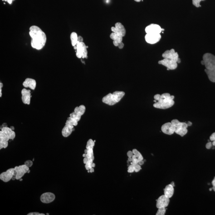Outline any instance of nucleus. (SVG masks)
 Listing matches in <instances>:
<instances>
[{"instance_id": "6e6d98bb", "label": "nucleus", "mask_w": 215, "mask_h": 215, "mask_svg": "<svg viewBox=\"0 0 215 215\" xmlns=\"http://www.w3.org/2000/svg\"><path fill=\"white\" fill-rule=\"evenodd\" d=\"M11 129H12V130H14L15 128H14L13 127H11Z\"/></svg>"}, {"instance_id": "f03ea898", "label": "nucleus", "mask_w": 215, "mask_h": 215, "mask_svg": "<svg viewBox=\"0 0 215 215\" xmlns=\"http://www.w3.org/2000/svg\"><path fill=\"white\" fill-rule=\"evenodd\" d=\"M201 63L205 66V71L209 80L212 82L215 83V56L210 53L204 54Z\"/></svg>"}, {"instance_id": "9b49d317", "label": "nucleus", "mask_w": 215, "mask_h": 215, "mask_svg": "<svg viewBox=\"0 0 215 215\" xmlns=\"http://www.w3.org/2000/svg\"><path fill=\"white\" fill-rule=\"evenodd\" d=\"M164 29L161 28L160 26L156 24H152L146 27L145 32L147 34H160Z\"/></svg>"}, {"instance_id": "72a5a7b5", "label": "nucleus", "mask_w": 215, "mask_h": 215, "mask_svg": "<svg viewBox=\"0 0 215 215\" xmlns=\"http://www.w3.org/2000/svg\"><path fill=\"white\" fill-rule=\"evenodd\" d=\"M142 169L141 165L139 164H137L135 165V172H138Z\"/></svg>"}, {"instance_id": "f3484780", "label": "nucleus", "mask_w": 215, "mask_h": 215, "mask_svg": "<svg viewBox=\"0 0 215 215\" xmlns=\"http://www.w3.org/2000/svg\"><path fill=\"white\" fill-rule=\"evenodd\" d=\"M5 134L2 131H0V149L7 148L8 146V141L9 140Z\"/></svg>"}, {"instance_id": "ea45409f", "label": "nucleus", "mask_w": 215, "mask_h": 215, "mask_svg": "<svg viewBox=\"0 0 215 215\" xmlns=\"http://www.w3.org/2000/svg\"><path fill=\"white\" fill-rule=\"evenodd\" d=\"M3 85L2 83L1 82L0 83V97H1L2 96V88L3 87Z\"/></svg>"}, {"instance_id": "9d476101", "label": "nucleus", "mask_w": 215, "mask_h": 215, "mask_svg": "<svg viewBox=\"0 0 215 215\" xmlns=\"http://www.w3.org/2000/svg\"><path fill=\"white\" fill-rule=\"evenodd\" d=\"M161 38V36L160 34H147L145 36L146 41L151 44L159 42Z\"/></svg>"}, {"instance_id": "864d4df0", "label": "nucleus", "mask_w": 215, "mask_h": 215, "mask_svg": "<svg viewBox=\"0 0 215 215\" xmlns=\"http://www.w3.org/2000/svg\"><path fill=\"white\" fill-rule=\"evenodd\" d=\"M136 2H140L141 1V0H134Z\"/></svg>"}, {"instance_id": "f704fd0d", "label": "nucleus", "mask_w": 215, "mask_h": 215, "mask_svg": "<svg viewBox=\"0 0 215 215\" xmlns=\"http://www.w3.org/2000/svg\"><path fill=\"white\" fill-rule=\"evenodd\" d=\"M212 143H211V142H209L207 143L206 145V148L207 149H211L212 148Z\"/></svg>"}, {"instance_id": "c85d7f7f", "label": "nucleus", "mask_w": 215, "mask_h": 215, "mask_svg": "<svg viewBox=\"0 0 215 215\" xmlns=\"http://www.w3.org/2000/svg\"><path fill=\"white\" fill-rule=\"evenodd\" d=\"M166 212V207H161V208H158L156 215H165Z\"/></svg>"}, {"instance_id": "20e7f679", "label": "nucleus", "mask_w": 215, "mask_h": 215, "mask_svg": "<svg viewBox=\"0 0 215 215\" xmlns=\"http://www.w3.org/2000/svg\"><path fill=\"white\" fill-rule=\"evenodd\" d=\"M125 95L123 91H115L112 94L109 93L104 96L103 102L108 105L112 106L119 103Z\"/></svg>"}, {"instance_id": "dca6fc26", "label": "nucleus", "mask_w": 215, "mask_h": 215, "mask_svg": "<svg viewBox=\"0 0 215 215\" xmlns=\"http://www.w3.org/2000/svg\"><path fill=\"white\" fill-rule=\"evenodd\" d=\"M56 197L53 193L51 192H46L43 194L40 197V200L43 203L48 204L54 201Z\"/></svg>"}, {"instance_id": "5701e85b", "label": "nucleus", "mask_w": 215, "mask_h": 215, "mask_svg": "<svg viewBox=\"0 0 215 215\" xmlns=\"http://www.w3.org/2000/svg\"><path fill=\"white\" fill-rule=\"evenodd\" d=\"M187 132H188L187 128L185 127L177 128L175 131V133L176 134H178L181 137H183L185 135Z\"/></svg>"}, {"instance_id": "aec40b11", "label": "nucleus", "mask_w": 215, "mask_h": 215, "mask_svg": "<svg viewBox=\"0 0 215 215\" xmlns=\"http://www.w3.org/2000/svg\"><path fill=\"white\" fill-rule=\"evenodd\" d=\"M74 127L73 125L65 123V126L62 130V135L65 138L69 136L73 131Z\"/></svg>"}, {"instance_id": "393cba45", "label": "nucleus", "mask_w": 215, "mask_h": 215, "mask_svg": "<svg viewBox=\"0 0 215 215\" xmlns=\"http://www.w3.org/2000/svg\"><path fill=\"white\" fill-rule=\"evenodd\" d=\"M81 116L80 115V114H77V113L75 112L74 111V112H73L70 114L69 117L79 122L81 119Z\"/></svg>"}, {"instance_id": "f8f14e48", "label": "nucleus", "mask_w": 215, "mask_h": 215, "mask_svg": "<svg viewBox=\"0 0 215 215\" xmlns=\"http://www.w3.org/2000/svg\"><path fill=\"white\" fill-rule=\"evenodd\" d=\"M15 168H10L7 171L3 172L0 175V179L5 182L9 181L14 176Z\"/></svg>"}, {"instance_id": "3c124183", "label": "nucleus", "mask_w": 215, "mask_h": 215, "mask_svg": "<svg viewBox=\"0 0 215 215\" xmlns=\"http://www.w3.org/2000/svg\"><path fill=\"white\" fill-rule=\"evenodd\" d=\"M212 145L214 146H215V140L213 141V142H212Z\"/></svg>"}, {"instance_id": "412c9836", "label": "nucleus", "mask_w": 215, "mask_h": 215, "mask_svg": "<svg viewBox=\"0 0 215 215\" xmlns=\"http://www.w3.org/2000/svg\"><path fill=\"white\" fill-rule=\"evenodd\" d=\"M1 131L6 134L10 139L13 140L15 138V133L11 128L7 126L3 127L1 129Z\"/></svg>"}, {"instance_id": "473e14b6", "label": "nucleus", "mask_w": 215, "mask_h": 215, "mask_svg": "<svg viewBox=\"0 0 215 215\" xmlns=\"http://www.w3.org/2000/svg\"><path fill=\"white\" fill-rule=\"evenodd\" d=\"M24 165L28 167H31L33 165V162L31 160H28L25 162Z\"/></svg>"}, {"instance_id": "0eeeda50", "label": "nucleus", "mask_w": 215, "mask_h": 215, "mask_svg": "<svg viewBox=\"0 0 215 215\" xmlns=\"http://www.w3.org/2000/svg\"><path fill=\"white\" fill-rule=\"evenodd\" d=\"M158 64L167 67V70H174L177 67V63L174 60L164 58L158 62Z\"/></svg>"}, {"instance_id": "bf43d9fd", "label": "nucleus", "mask_w": 215, "mask_h": 215, "mask_svg": "<svg viewBox=\"0 0 215 215\" xmlns=\"http://www.w3.org/2000/svg\"><path fill=\"white\" fill-rule=\"evenodd\" d=\"M20 181H22V178H21V179H20Z\"/></svg>"}, {"instance_id": "c9c22d12", "label": "nucleus", "mask_w": 215, "mask_h": 215, "mask_svg": "<svg viewBox=\"0 0 215 215\" xmlns=\"http://www.w3.org/2000/svg\"><path fill=\"white\" fill-rule=\"evenodd\" d=\"M210 139L211 141H213L215 140V132L213 133V134L210 135Z\"/></svg>"}, {"instance_id": "79ce46f5", "label": "nucleus", "mask_w": 215, "mask_h": 215, "mask_svg": "<svg viewBox=\"0 0 215 215\" xmlns=\"http://www.w3.org/2000/svg\"><path fill=\"white\" fill-rule=\"evenodd\" d=\"M83 38L81 36H78V41L79 42H83Z\"/></svg>"}, {"instance_id": "e433bc0d", "label": "nucleus", "mask_w": 215, "mask_h": 215, "mask_svg": "<svg viewBox=\"0 0 215 215\" xmlns=\"http://www.w3.org/2000/svg\"><path fill=\"white\" fill-rule=\"evenodd\" d=\"M127 155L128 158H132L133 155H134L132 151H128L127 152Z\"/></svg>"}, {"instance_id": "a19ab883", "label": "nucleus", "mask_w": 215, "mask_h": 215, "mask_svg": "<svg viewBox=\"0 0 215 215\" xmlns=\"http://www.w3.org/2000/svg\"><path fill=\"white\" fill-rule=\"evenodd\" d=\"M118 47H119V49H122L124 47V43H123L122 42L120 43L119 44V45H118Z\"/></svg>"}, {"instance_id": "f257e3e1", "label": "nucleus", "mask_w": 215, "mask_h": 215, "mask_svg": "<svg viewBox=\"0 0 215 215\" xmlns=\"http://www.w3.org/2000/svg\"><path fill=\"white\" fill-rule=\"evenodd\" d=\"M29 35L32 40V47L37 50H41L46 44L47 37L46 34L38 26H32L30 28Z\"/></svg>"}, {"instance_id": "4468645a", "label": "nucleus", "mask_w": 215, "mask_h": 215, "mask_svg": "<svg viewBox=\"0 0 215 215\" xmlns=\"http://www.w3.org/2000/svg\"><path fill=\"white\" fill-rule=\"evenodd\" d=\"M170 202L169 198L163 195L159 197L157 200L156 207L159 208L161 207H168Z\"/></svg>"}, {"instance_id": "a18cd8bd", "label": "nucleus", "mask_w": 215, "mask_h": 215, "mask_svg": "<svg viewBox=\"0 0 215 215\" xmlns=\"http://www.w3.org/2000/svg\"><path fill=\"white\" fill-rule=\"evenodd\" d=\"M138 164L141 166L142 165H143L144 164V161H143V160L139 161L138 162Z\"/></svg>"}, {"instance_id": "2eb2a0df", "label": "nucleus", "mask_w": 215, "mask_h": 215, "mask_svg": "<svg viewBox=\"0 0 215 215\" xmlns=\"http://www.w3.org/2000/svg\"><path fill=\"white\" fill-rule=\"evenodd\" d=\"M22 100L24 104L29 105L31 103V90L23 89L21 91Z\"/></svg>"}, {"instance_id": "a211bd4d", "label": "nucleus", "mask_w": 215, "mask_h": 215, "mask_svg": "<svg viewBox=\"0 0 215 215\" xmlns=\"http://www.w3.org/2000/svg\"><path fill=\"white\" fill-rule=\"evenodd\" d=\"M23 86L25 88H29L34 90L36 89V82L34 79L28 78L23 82Z\"/></svg>"}, {"instance_id": "052dcab7", "label": "nucleus", "mask_w": 215, "mask_h": 215, "mask_svg": "<svg viewBox=\"0 0 215 215\" xmlns=\"http://www.w3.org/2000/svg\"><path fill=\"white\" fill-rule=\"evenodd\" d=\"M46 215H49V214H48V213H47V214H46Z\"/></svg>"}, {"instance_id": "6e6552de", "label": "nucleus", "mask_w": 215, "mask_h": 215, "mask_svg": "<svg viewBox=\"0 0 215 215\" xmlns=\"http://www.w3.org/2000/svg\"><path fill=\"white\" fill-rule=\"evenodd\" d=\"M161 129L164 134L171 135L175 133L176 128L171 122H167L162 125Z\"/></svg>"}, {"instance_id": "de8ad7c7", "label": "nucleus", "mask_w": 215, "mask_h": 215, "mask_svg": "<svg viewBox=\"0 0 215 215\" xmlns=\"http://www.w3.org/2000/svg\"><path fill=\"white\" fill-rule=\"evenodd\" d=\"M128 161H129V162H132V158H128Z\"/></svg>"}, {"instance_id": "37998d69", "label": "nucleus", "mask_w": 215, "mask_h": 215, "mask_svg": "<svg viewBox=\"0 0 215 215\" xmlns=\"http://www.w3.org/2000/svg\"><path fill=\"white\" fill-rule=\"evenodd\" d=\"M88 161H89V159H88L87 157H85V158H84L83 159V163L84 164H86V163H87Z\"/></svg>"}, {"instance_id": "603ef678", "label": "nucleus", "mask_w": 215, "mask_h": 215, "mask_svg": "<svg viewBox=\"0 0 215 215\" xmlns=\"http://www.w3.org/2000/svg\"><path fill=\"white\" fill-rule=\"evenodd\" d=\"M95 167V163H93V164H92V167L93 168H94V167Z\"/></svg>"}, {"instance_id": "4c0bfd02", "label": "nucleus", "mask_w": 215, "mask_h": 215, "mask_svg": "<svg viewBox=\"0 0 215 215\" xmlns=\"http://www.w3.org/2000/svg\"><path fill=\"white\" fill-rule=\"evenodd\" d=\"M28 215H45L44 213H40L38 212H31L28 213Z\"/></svg>"}, {"instance_id": "4d7b16f0", "label": "nucleus", "mask_w": 215, "mask_h": 215, "mask_svg": "<svg viewBox=\"0 0 215 215\" xmlns=\"http://www.w3.org/2000/svg\"><path fill=\"white\" fill-rule=\"evenodd\" d=\"M30 171H31L30 170H29L28 171V173H30Z\"/></svg>"}, {"instance_id": "39448f33", "label": "nucleus", "mask_w": 215, "mask_h": 215, "mask_svg": "<svg viewBox=\"0 0 215 215\" xmlns=\"http://www.w3.org/2000/svg\"><path fill=\"white\" fill-rule=\"evenodd\" d=\"M76 56L78 58H87V50L85 44L83 42H78L76 45Z\"/></svg>"}, {"instance_id": "5fc2aeb1", "label": "nucleus", "mask_w": 215, "mask_h": 215, "mask_svg": "<svg viewBox=\"0 0 215 215\" xmlns=\"http://www.w3.org/2000/svg\"><path fill=\"white\" fill-rule=\"evenodd\" d=\"M171 184L172 185H173V187H174V182H172L171 183Z\"/></svg>"}, {"instance_id": "58836bf2", "label": "nucleus", "mask_w": 215, "mask_h": 215, "mask_svg": "<svg viewBox=\"0 0 215 215\" xmlns=\"http://www.w3.org/2000/svg\"><path fill=\"white\" fill-rule=\"evenodd\" d=\"M212 186H213V187L212 188V189L215 192V177L213 178V180L212 181Z\"/></svg>"}, {"instance_id": "13d9d810", "label": "nucleus", "mask_w": 215, "mask_h": 215, "mask_svg": "<svg viewBox=\"0 0 215 215\" xmlns=\"http://www.w3.org/2000/svg\"><path fill=\"white\" fill-rule=\"evenodd\" d=\"M212 188H210V189H209V190L210 191H211L212 190Z\"/></svg>"}, {"instance_id": "ddd939ff", "label": "nucleus", "mask_w": 215, "mask_h": 215, "mask_svg": "<svg viewBox=\"0 0 215 215\" xmlns=\"http://www.w3.org/2000/svg\"><path fill=\"white\" fill-rule=\"evenodd\" d=\"M111 31L115 33L124 37L126 34V30L122 24L120 22L116 23L114 27L111 28Z\"/></svg>"}, {"instance_id": "423d86ee", "label": "nucleus", "mask_w": 215, "mask_h": 215, "mask_svg": "<svg viewBox=\"0 0 215 215\" xmlns=\"http://www.w3.org/2000/svg\"><path fill=\"white\" fill-rule=\"evenodd\" d=\"M162 57L164 58L170 59L174 60L177 63H180L181 59L178 57V55L177 52H175L174 49H171L170 50H167L162 54Z\"/></svg>"}, {"instance_id": "bb28decb", "label": "nucleus", "mask_w": 215, "mask_h": 215, "mask_svg": "<svg viewBox=\"0 0 215 215\" xmlns=\"http://www.w3.org/2000/svg\"><path fill=\"white\" fill-rule=\"evenodd\" d=\"M87 149V153H86V157H87L89 159H92L93 160H94V156L93 149L90 148V149Z\"/></svg>"}, {"instance_id": "b1692460", "label": "nucleus", "mask_w": 215, "mask_h": 215, "mask_svg": "<svg viewBox=\"0 0 215 215\" xmlns=\"http://www.w3.org/2000/svg\"><path fill=\"white\" fill-rule=\"evenodd\" d=\"M70 38H71V44L74 47V46H76L77 43L78 42V36H77V34L75 32L72 33L71 36H70Z\"/></svg>"}, {"instance_id": "1a4fd4ad", "label": "nucleus", "mask_w": 215, "mask_h": 215, "mask_svg": "<svg viewBox=\"0 0 215 215\" xmlns=\"http://www.w3.org/2000/svg\"><path fill=\"white\" fill-rule=\"evenodd\" d=\"M29 170V167H28L25 165L15 167V171L16 173L15 176L16 179L18 180L22 178L25 173H28Z\"/></svg>"}, {"instance_id": "2f4dec72", "label": "nucleus", "mask_w": 215, "mask_h": 215, "mask_svg": "<svg viewBox=\"0 0 215 215\" xmlns=\"http://www.w3.org/2000/svg\"><path fill=\"white\" fill-rule=\"evenodd\" d=\"M135 171V165L132 164L128 167V172L129 173H133Z\"/></svg>"}, {"instance_id": "cd10ccee", "label": "nucleus", "mask_w": 215, "mask_h": 215, "mask_svg": "<svg viewBox=\"0 0 215 215\" xmlns=\"http://www.w3.org/2000/svg\"><path fill=\"white\" fill-rule=\"evenodd\" d=\"M95 141H93L92 139H89L87 142V144H86V149H93L94 146H95Z\"/></svg>"}, {"instance_id": "7c9ffc66", "label": "nucleus", "mask_w": 215, "mask_h": 215, "mask_svg": "<svg viewBox=\"0 0 215 215\" xmlns=\"http://www.w3.org/2000/svg\"><path fill=\"white\" fill-rule=\"evenodd\" d=\"M205 0H192V3L194 5L197 7H200V2L202 1H204Z\"/></svg>"}, {"instance_id": "6ab92c4d", "label": "nucleus", "mask_w": 215, "mask_h": 215, "mask_svg": "<svg viewBox=\"0 0 215 215\" xmlns=\"http://www.w3.org/2000/svg\"><path fill=\"white\" fill-rule=\"evenodd\" d=\"M123 36L118 34L112 32L110 35V38L113 40V44L118 47L120 43L122 42Z\"/></svg>"}, {"instance_id": "7ed1b4c3", "label": "nucleus", "mask_w": 215, "mask_h": 215, "mask_svg": "<svg viewBox=\"0 0 215 215\" xmlns=\"http://www.w3.org/2000/svg\"><path fill=\"white\" fill-rule=\"evenodd\" d=\"M154 98L155 100L157 101L153 104V106L157 109H168L173 106L174 104L173 100L174 96L173 95H171L168 93H165L161 95L157 94L154 96Z\"/></svg>"}, {"instance_id": "4be33fe9", "label": "nucleus", "mask_w": 215, "mask_h": 215, "mask_svg": "<svg viewBox=\"0 0 215 215\" xmlns=\"http://www.w3.org/2000/svg\"><path fill=\"white\" fill-rule=\"evenodd\" d=\"M174 193V187L171 184L166 186L164 189V194L168 198H171Z\"/></svg>"}, {"instance_id": "49530a36", "label": "nucleus", "mask_w": 215, "mask_h": 215, "mask_svg": "<svg viewBox=\"0 0 215 215\" xmlns=\"http://www.w3.org/2000/svg\"><path fill=\"white\" fill-rule=\"evenodd\" d=\"M187 125H188V126H190L192 125V123L191 122L188 121V122L187 123Z\"/></svg>"}, {"instance_id": "a878e982", "label": "nucleus", "mask_w": 215, "mask_h": 215, "mask_svg": "<svg viewBox=\"0 0 215 215\" xmlns=\"http://www.w3.org/2000/svg\"><path fill=\"white\" fill-rule=\"evenodd\" d=\"M132 152L133 154L139 161H139L143 160V158L142 155L137 150V149H134L132 150Z\"/></svg>"}, {"instance_id": "8fccbe9b", "label": "nucleus", "mask_w": 215, "mask_h": 215, "mask_svg": "<svg viewBox=\"0 0 215 215\" xmlns=\"http://www.w3.org/2000/svg\"><path fill=\"white\" fill-rule=\"evenodd\" d=\"M83 156L84 157V158H85V157H86V153H84V154H83Z\"/></svg>"}, {"instance_id": "c03bdc74", "label": "nucleus", "mask_w": 215, "mask_h": 215, "mask_svg": "<svg viewBox=\"0 0 215 215\" xmlns=\"http://www.w3.org/2000/svg\"><path fill=\"white\" fill-rule=\"evenodd\" d=\"M2 1H7V2H8L9 4H11L12 3V1H14V0H2Z\"/></svg>"}, {"instance_id": "c756f323", "label": "nucleus", "mask_w": 215, "mask_h": 215, "mask_svg": "<svg viewBox=\"0 0 215 215\" xmlns=\"http://www.w3.org/2000/svg\"><path fill=\"white\" fill-rule=\"evenodd\" d=\"M93 160L92 159H89V161L87 162V163L85 164V167L86 170H90L92 167V164L93 163Z\"/></svg>"}, {"instance_id": "09e8293b", "label": "nucleus", "mask_w": 215, "mask_h": 215, "mask_svg": "<svg viewBox=\"0 0 215 215\" xmlns=\"http://www.w3.org/2000/svg\"><path fill=\"white\" fill-rule=\"evenodd\" d=\"M90 173H93V172H94V169L93 167L90 170Z\"/></svg>"}]
</instances>
